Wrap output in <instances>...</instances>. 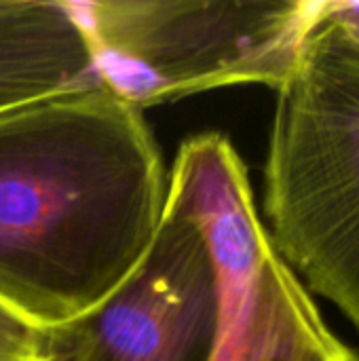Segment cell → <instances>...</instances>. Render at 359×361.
I'll return each mask as SVG.
<instances>
[{
    "instance_id": "obj_2",
    "label": "cell",
    "mask_w": 359,
    "mask_h": 361,
    "mask_svg": "<svg viewBox=\"0 0 359 361\" xmlns=\"http://www.w3.org/2000/svg\"><path fill=\"white\" fill-rule=\"evenodd\" d=\"M275 93L262 224L309 294L359 330V47L322 4Z\"/></svg>"
},
{
    "instance_id": "obj_4",
    "label": "cell",
    "mask_w": 359,
    "mask_h": 361,
    "mask_svg": "<svg viewBox=\"0 0 359 361\" xmlns=\"http://www.w3.org/2000/svg\"><path fill=\"white\" fill-rule=\"evenodd\" d=\"M167 192L197 222L214 262L218 319L207 361H359L275 252L248 167L226 135L188 137Z\"/></svg>"
},
{
    "instance_id": "obj_7",
    "label": "cell",
    "mask_w": 359,
    "mask_h": 361,
    "mask_svg": "<svg viewBox=\"0 0 359 361\" xmlns=\"http://www.w3.org/2000/svg\"><path fill=\"white\" fill-rule=\"evenodd\" d=\"M322 13L336 21L347 36L359 47V2L351 0H326L322 2Z\"/></svg>"
},
{
    "instance_id": "obj_3",
    "label": "cell",
    "mask_w": 359,
    "mask_h": 361,
    "mask_svg": "<svg viewBox=\"0 0 359 361\" xmlns=\"http://www.w3.org/2000/svg\"><path fill=\"white\" fill-rule=\"evenodd\" d=\"M97 80L140 108L209 89L267 85L294 70L322 2L85 0L70 2Z\"/></svg>"
},
{
    "instance_id": "obj_6",
    "label": "cell",
    "mask_w": 359,
    "mask_h": 361,
    "mask_svg": "<svg viewBox=\"0 0 359 361\" xmlns=\"http://www.w3.org/2000/svg\"><path fill=\"white\" fill-rule=\"evenodd\" d=\"M76 326L49 328L0 302V361H70Z\"/></svg>"
},
{
    "instance_id": "obj_1",
    "label": "cell",
    "mask_w": 359,
    "mask_h": 361,
    "mask_svg": "<svg viewBox=\"0 0 359 361\" xmlns=\"http://www.w3.org/2000/svg\"><path fill=\"white\" fill-rule=\"evenodd\" d=\"M167 182L144 112L99 80L0 112V302L89 319L150 252Z\"/></svg>"
},
{
    "instance_id": "obj_5",
    "label": "cell",
    "mask_w": 359,
    "mask_h": 361,
    "mask_svg": "<svg viewBox=\"0 0 359 361\" xmlns=\"http://www.w3.org/2000/svg\"><path fill=\"white\" fill-rule=\"evenodd\" d=\"M218 319L201 228L167 192L154 243L133 277L76 326L70 361H207Z\"/></svg>"
}]
</instances>
